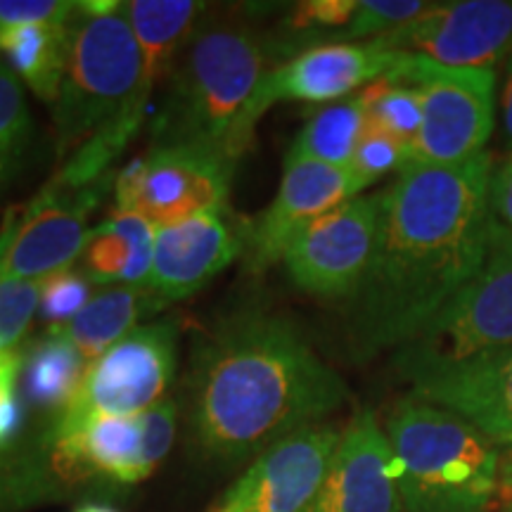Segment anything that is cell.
Returning <instances> with one entry per match:
<instances>
[{"label":"cell","mask_w":512,"mask_h":512,"mask_svg":"<svg viewBox=\"0 0 512 512\" xmlns=\"http://www.w3.org/2000/svg\"><path fill=\"white\" fill-rule=\"evenodd\" d=\"M491 166L489 152L456 169L408 164L382 190L373 261L349 299L356 358L399 351L418 339L482 266Z\"/></svg>","instance_id":"cell-1"},{"label":"cell","mask_w":512,"mask_h":512,"mask_svg":"<svg viewBox=\"0 0 512 512\" xmlns=\"http://www.w3.org/2000/svg\"><path fill=\"white\" fill-rule=\"evenodd\" d=\"M188 422L216 463L256 458L349 401L347 382L275 313H235L195 349Z\"/></svg>","instance_id":"cell-2"},{"label":"cell","mask_w":512,"mask_h":512,"mask_svg":"<svg viewBox=\"0 0 512 512\" xmlns=\"http://www.w3.org/2000/svg\"><path fill=\"white\" fill-rule=\"evenodd\" d=\"M152 93L124 3H76L69 55L53 102L60 171L57 190H81L107 176L138 128Z\"/></svg>","instance_id":"cell-3"},{"label":"cell","mask_w":512,"mask_h":512,"mask_svg":"<svg viewBox=\"0 0 512 512\" xmlns=\"http://www.w3.org/2000/svg\"><path fill=\"white\" fill-rule=\"evenodd\" d=\"M268 74L261 43L240 24L192 34L169 76L152 147H192L238 169L254 143L259 91Z\"/></svg>","instance_id":"cell-4"},{"label":"cell","mask_w":512,"mask_h":512,"mask_svg":"<svg viewBox=\"0 0 512 512\" xmlns=\"http://www.w3.org/2000/svg\"><path fill=\"white\" fill-rule=\"evenodd\" d=\"M406 512H491L501 498V448L460 415L403 396L384 422Z\"/></svg>","instance_id":"cell-5"},{"label":"cell","mask_w":512,"mask_h":512,"mask_svg":"<svg viewBox=\"0 0 512 512\" xmlns=\"http://www.w3.org/2000/svg\"><path fill=\"white\" fill-rule=\"evenodd\" d=\"M512 351V233L491 221L482 266L430 328L396 351L408 384L479 366Z\"/></svg>","instance_id":"cell-6"},{"label":"cell","mask_w":512,"mask_h":512,"mask_svg":"<svg viewBox=\"0 0 512 512\" xmlns=\"http://www.w3.org/2000/svg\"><path fill=\"white\" fill-rule=\"evenodd\" d=\"M394 81L418 86L422 126L411 162L456 169L486 155L498 112V76L486 69H453L411 55Z\"/></svg>","instance_id":"cell-7"},{"label":"cell","mask_w":512,"mask_h":512,"mask_svg":"<svg viewBox=\"0 0 512 512\" xmlns=\"http://www.w3.org/2000/svg\"><path fill=\"white\" fill-rule=\"evenodd\" d=\"M176 373V328L138 325L131 335L88 363L79 389L64 403L53 437L93 418H133L166 399Z\"/></svg>","instance_id":"cell-8"},{"label":"cell","mask_w":512,"mask_h":512,"mask_svg":"<svg viewBox=\"0 0 512 512\" xmlns=\"http://www.w3.org/2000/svg\"><path fill=\"white\" fill-rule=\"evenodd\" d=\"M235 169L192 147H152L114 178L117 211L155 228L228 207Z\"/></svg>","instance_id":"cell-9"},{"label":"cell","mask_w":512,"mask_h":512,"mask_svg":"<svg viewBox=\"0 0 512 512\" xmlns=\"http://www.w3.org/2000/svg\"><path fill=\"white\" fill-rule=\"evenodd\" d=\"M382 219V192L339 204L292 242L283 264L299 290L320 299L354 297L370 261Z\"/></svg>","instance_id":"cell-10"},{"label":"cell","mask_w":512,"mask_h":512,"mask_svg":"<svg viewBox=\"0 0 512 512\" xmlns=\"http://www.w3.org/2000/svg\"><path fill=\"white\" fill-rule=\"evenodd\" d=\"M110 176L81 190L48 185L22 219L0 235V278L46 280L67 271L91 238L88 219L110 188Z\"/></svg>","instance_id":"cell-11"},{"label":"cell","mask_w":512,"mask_h":512,"mask_svg":"<svg viewBox=\"0 0 512 512\" xmlns=\"http://www.w3.org/2000/svg\"><path fill=\"white\" fill-rule=\"evenodd\" d=\"M375 41L444 67L496 72L512 55V0L434 3L425 15Z\"/></svg>","instance_id":"cell-12"},{"label":"cell","mask_w":512,"mask_h":512,"mask_svg":"<svg viewBox=\"0 0 512 512\" xmlns=\"http://www.w3.org/2000/svg\"><path fill=\"white\" fill-rule=\"evenodd\" d=\"M366 183L351 166H330L311 159H285L278 195L245 233L249 271H266L285 259L287 249L311 223L323 219L339 204L354 200Z\"/></svg>","instance_id":"cell-13"},{"label":"cell","mask_w":512,"mask_h":512,"mask_svg":"<svg viewBox=\"0 0 512 512\" xmlns=\"http://www.w3.org/2000/svg\"><path fill=\"white\" fill-rule=\"evenodd\" d=\"M342 432L313 425L266 448L211 512H304L328 475Z\"/></svg>","instance_id":"cell-14"},{"label":"cell","mask_w":512,"mask_h":512,"mask_svg":"<svg viewBox=\"0 0 512 512\" xmlns=\"http://www.w3.org/2000/svg\"><path fill=\"white\" fill-rule=\"evenodd\" d=\"M408 53L392 50L382 41L320 43L290 62L268 69L259 91V110L266 114L275 102H339L358 88L392 79L408 62Z\"/></svg>","instance_id":"cell-15"},{"label":"cell","mask_w":512,"mask_h":512,"mask_svg":"<svg viewBox=\"0 0 512 512\" xmlns=\"http://www.w3.org/2000/svg\"><path fill=\"white\" fill-rule=\"evenodd\" d=\"M304 512H406L392 446L373 411H358L342 432L328 475Z\"/></svg>","instance_id":"cell-16"},{"label":"cell","mask_w":512,"mask_h":512,"mask_svg":"<svg viewBox=\"0 0 512 512\" xmlns=\"http://www.w3.org/2000/svg\"><path fill=\"white\" fill-rule=\"evenodd\" d=\"M245 254V233L226 209H211L192 219L155 230V252L147 287L166 304L190 297Z\"/></svg>","instance_id":"cell-17"},{"label":"cell","mask_w":512,"mask_h":512,"mask_svg":"<svg viewBox=\"0 0 512 512\" xmlns=\"http://www.w3.org/2000/svg\"><path fill=\"white\" fill-rule=\"evenodd\" d=\"M413 396L470 422L498 448H512V351L411 384Z\"/></svg>","instance_id":"cell-18"},{"label":"cell","mask_w":512,"mask_h":512,"mask_svg":"<svg viewBox=\"0 0 512 512\" xmlns=\"http://www.w3.org/2000/svg\"><path fill=\"white\" fill-rule=\"evenodd\" d=\"M53 441L69 467H83L119 484H138L152 475L143 451L140 415L93 418Z\"/></svg>","instance_id":"cell-19"},{"label":"cell","mask_w":512,"mask_h":512,"mask_svg":"<svg viewBox=\"0 0 512 512\" xmlns=\"http://www.w3.org/2000/svg\"><path fill=\"white\" fill-rule=\"evenodd\" d=\"M166 302L147 285H117L93 294L91 302L72 320L53 325L50 332L67 339L88 363L119 344L138 328V320L147 313L164 309Z\"/></svg>","instance_id":"cell-20"},{"label":"cell","mask_w":512,"mask_h":512,"mask_svg":"<svg viewBox=\"0 0 512 512\" xmlns=\"http://www.w3.org/2000/svg\"><path fill=\"white\" fill-rule=\"evenodd\" d=\"M155 226L143 216L117 211L100 226L91 228V238L81 259L88 280L98 285H147L155 252Z\"/></svg>","instance_id":"cell-21"},{"label":"cell","mask_w":512,"mask_h":512,"mask_svg":"<svg viewBox=\"0 0 512 512\" xmlns=\"http://www.w3.org/2000/svg\"><path fill=\"white\" fill-rule=\"evenodd\" d=\"M204 5L197 0H128L124 15L143 55L145 86L155 95L157 86L174 72L178 57L197 31Z\"/></svg>","instance_id":"cell-22"},{"label":"cell","mask_w":512,"mask_h":512,"mask_svg":"<svg viewBox=\"0 0 512 512\" xmlns=\"http://www.w3.org/2000/svg\"><path fill=\"white\" fill-rule=\"evenodd\" d=\"M69 22L27 24L0 31V53L8 60V67L50 107L57 100L67 69Z\"/></svg>","instance_id":"cell-23"},{"label":"cell","mask_w":512,"mask_h":512,"mask_svg":"<svg viewBox=\"0 0 512 512\" xmlns=\"http://www.w3.org/2000/svg\"><path fill=\"white\" fill-rule=\"evenodd\" d=\"M366 128V102H363V93L358 91L349 98L320 107L306 121L287 157L311 159V162L330 166H351Z\"/></svg>","instance_id":"cell-24"},{"label":"cell","mask_w":512,"mask_h":512,"mask_svg":"<svg viewBox=\"0 0 512 512\" xmlns=\"http://www.w3.org/2000/svg\"><path fill=\"white\" fill-rule=\"evenodd\" d=\"M88 361L67 339L50 335L31 349L27 363V389L38 406L64 408L79 389Z\"/></svg>","instance_id":"cell-25"},{"label":"cell","mask_w":512,"mask_h":512,"mask_svg":"<svg viewBox=\"0 0 512 512\" xmlns=\"http://www.w3.org/2000/svg\"><path fill=\"white\" fill-rule=\"evenodd\" d=\"M370 128L387 133L411 150L422 126V98L418 86L406 81L380 79L363 88Z\"/></svg>","instance_id":"cell-26"},{"label":"cell","mask_w":512,"mask_h":512,"mask_svg":"<svg viewBox=\"0 0 512 512\" xmlns=\"http://www.w3.org/2000/svg\"><path fill=\"white\" fill-rule=\"evenodd\" d=\"M31 140V114L19 76L0 60V192L17 176Z\"/></svg>","instance_id":"cell-27"},{"label":"cell","mask_w":512,"mask_h":512,"mask_svg":"<svg viewBox=\"0 0 512 512\" xmlns=\"http://www.w3.org/2000/svg\"><path fill=\"white\" fill-rule=\"evenodd\" d=\"M43 280L0 278V351L12 347L24 337L31 318L41 311Z\"/></svg>","instance_id":"cell-28"},{"label":"cell","mask_w":512,"mask_h":512,"mask_svg":"<svg viewBox=\"0 0 512 512\" xmlns=\"http://www.w3.org/2000/svg\"><path fill=\"white\" fill-rule=\"evenodd\" d=\"M408 162H411V150L406 145L368 126L361 143L356 147L354 159H351V169L368 188V185L380 181V178L392 174V171L401 174Z\"/></svg>","instance_id":"cell-29"},{"label":"cell","mask_w":512,"mask_h":512,"mask_svg":"<svg viewBox=\"0 0 512 512\" xmlns=\"http://www.w3.org/2000/svg\"><path fill=\"white\" fill-rule=\"evenodd\" d=\"M91 302V280L79 271H60L43 280L41 313L53 325H62L72 320L83 306Z\"/></svg>","instance_id":"cell-30"},{"label":"cell","mask_w":512,"mask_h":512,"mask_svg":"<svg viewBox=\"0 0 512 512\" xmlns=\"http://www.w3.org/2000/svg\"><path fill=\"white\" fill-rule=\"evenodd\" d=\"M358 0H309L297 5L292 15V29H313L335 36V43L354 22Z\"/></svg>","instance_id":"cell-31"},{"label":"cell","mask_w":512,"mask_h":512,"mask_svg":"<svg viewBox=\"0 0 512 512\" xmlns=\"http://www.w3.org/2000/svg\"><path fill=\"white\" fill-rule=\"evenodd\" d=\"M76 3L67 0H0V31L27 24H67Z\"/></svg>","instance_id":"cell-32"},{"label":"cell","mask_w":512,"mask_h":512,"mask_svg":"<svg viewBox=\"0 0 512 512\" xmlns=\"http://www.w3.org/2000/svg\"><path fill=\"white\" fill-rule=\"evenodd\" d=\"M486 202L491 221L512 233V155H505L501 162L491 166Z\"/></svg>","instance_id":"cell-33"},{"label":"cell","mask_w":512,"mask_h":512,"mask_svg":"<svg viewBox=\"0 0 512 512\" xmlns=\"http://www.w3.org/2000/svg\"><path fill=\"white\" fill-rule=\"evenodd\" d=\"M19 373V361L12 363L0 373V446L12 437V432L19 427V403L15 382Z\"/></svg>","instance_id":"cell-34"},{"label":"cell","mask_w":512,"mask_h":512,"mask_svg":"<svg viewBox=\"0 0 512 512\" xmlns=\"http://www.w3.org/2000/svg\"><path fill=\"white\" fill-rule=\"evenodd\" d=\"M498 112H501V147L505 155H512V55L505 60L503 83L498 88Z\"/></svg>","instance_id":"cell-35"},{"label":"cell","mask_w":512,"mask_h":512,"mask_svg":"<svg viewBox=\"0 0 512 512\" xmlns=\"http://www.w3.org/2000/svg\"><path fill=\"white\" fill-rule=\"evenodd\" d=\"M512 451V448H510ZM501 496L503 503L512 505V463L510 467H503V475H501Z\"/></svg>","instance_id":"cell-36"},{"label":"cell","mask_w":512,"mask_h":512,"mask_svg":"<svg viewBox=\"0 0 512 512\" xmlns=\"http://www.w3.org/2000/svg\"><path fill=\"white\" fill-rule=\"evenodd\" d=\"M19 356L12 354V351H0V373H3L5 368H10L12 363H17Z\"/></svg>","instance_id":"cell-37"},{"label":"cell","mask_w":512,"mask_h":512,"mask_svg":"<svg viewBox=\"0 0 512 512\" xmlns=\"http://www.w3.org/2000/svg\"><path fill=\"white\" fill-rule=\"evenodd\" d=\"M74 512H117V510L110 508V505H102V503H88V505H81V508Z\"/></svg>","instance_id":"cell-38"}]
</instances>
